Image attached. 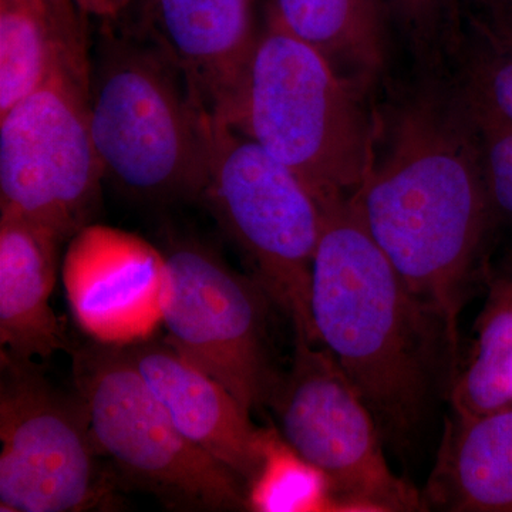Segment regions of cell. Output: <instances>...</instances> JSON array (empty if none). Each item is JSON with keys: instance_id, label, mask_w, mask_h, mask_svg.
<instances>
[{"instance_id": "1", "label": "cell", "mask_w": 512, "mask_h": 512, "mask_svg": "<svg viewBox=\"0 0 512 512\" xmlns=\"http://www.w3.org/2000/svg\"><path fill=\"white\" fill-rule=\"evenodd\" d=\"M404 284L446 329L458 315L491 204L476 130L460 90L420 94L394 114L382 156L350 200Z\"/></svg>"}, {"instance_id": "2", "label": "cell", "mask_w": 512, "mask_h": 512, "mask_svg": "<svg viewBox=\"0 0 512 512\" xmlns=\"http://www.w3.org/2000/svg\"><path fill=\"white\" fill-rule=\"evenodd\" d=\"M323 211L309 295L315 340L335 357L377 423L406 433L423 412L437 332L446 329L404 284L350 200Z\"/></svg>"}, {"instance_id": "3", "label": "cell", "mask_w": 512, "mask_h": 512, "mask_svg": "<svg viewBox=\"0 0 512 512\" xmlns=\"http://www.w3.org/2000/svg\"><path fill=\"white\" fill-rule=\"evenodd\" d=\"M359 84L269 22L218 114L291 168L323 210L352 200L375 158V126Z\"/></svg>"}, {"instance_id": "4", "label": "cell", "mask_w": 512, "mask_h": 512, "mask_svg": "<svg viewBox=\"0 0 512 512\" xmlns=\"http://www.w3.org/2000/svg\"><path fill=\"white\" fill-rule=\"evenodd\" d=\"M205 114L157 47L111 42L101 50L90 73V130L104 177L134 200L202 197Z\"/></svg>"}, {"instance_id": "5", "label": "cell", "mask_w": 512, "mask_h": 512, "mask_svg": "<svg viewBox=\"0 0 512 512\" xmlns=\"http://www.w3.org/2000/svg\"><path fill=\"white\" fill-rule=\"evenodd\" d=\"M73 377L100 456L131 487L177 511L249 510L245 481L178 430L124 345L90 339Z\"/></svg>"}, {"instance_id": "6", "label": "cell", "mask_w": 512, "mask_h": 512, "mask_svg": "<svg viewBox=\"0 0 512 512\" xmlns=\"http://www.w3.org/2000/svg\"><path fill=\"white\" fill-rule=\"evenodd\" d=\"M207 177L202 200L255 268L295 336L316 342L309 295L322 205L291 168L220 117L205 114Z\"/></svg>"}, {"instance_id": "7", "label": "cell", "mask_w": 512, "mask_h": 512, "mask_svg": "<svg viewBox=\"0 0 512 512\" xmlns=\"http://www.w3.org/2000/svg\"><path fill=\"white\" fill-rule=\"evenodd\" d=\"M266 404L282 440L328 477L339 511L421 510L420 495L384 457L372 410L318 342L295 336L291 369Z\"/></svg>"}, {"instance_id": "8", "label": "cell", "mask_w": 512, "mask_h": 512, "mask_svg": "<svg viewBox=\"0 0 512 512\" xmlns=\"http://www.w3.org/2000/svg\"><path fill=\"white\" fill-rule=\"evenodd\" d=\"M0 510L80 512L110 504L89 414L35 360L0 352Z\"/></svg>"}, {"instance_id": "9", "label": "cell", "mask_w": 512, "mask_h": 512, "mask_svg": "<svg viewBox=\"0 0 512 512\" xmlns=\"http://www.w3.org/2000/svg\"><path fill=\"white\" fill-rule=\"evenodd\" d=\"M89 84L64 70L0 114L2 212L60 241L89 225L106 178L90 130Z\"/></svg>"}, {"instance_id": "10", "label": "cell", "mask_w": 512, "mask_h": 512, "mask_svg": "<svg viewBox=\"0 0 512 512\" xmlns=\"http://www.w3.org/2000/svg\"><path fill=\"white\" fill-rule=\"evenodd\" d=\"M163 254L161 323L168 342L227 387L247 412L264 406L279 376L269 355L272 301L264 286L194 238L170 239Z\"/></svg>"}, {"instance_id": "11", "label": "cell", "mask_w": 512, "mask_h": 512, "mask_svg": "<svg viewBox=\"0 0 512 512\" xmlns=\"http://www.w3.org/2000/svg\"><path fill=\"white\" fill-rule=\"evenodd\" d=\"M163 251L120 229L87 225L64 256L63 279L74 319L90 339L136 342L163 320Z\"/></svg>"}, {"instance_id": "12", "label": "cell", "mask_w": 512, "mask_h": 512, "mask_svg": "<svg viewBox=\"0 0 512 512\" xmlns=\"http://www.w3.org/2000/svg\"><path fill=\"white\" fill-rule=\"evenodd\" d=\"M124 348L178 430L249 488L264 467L274 431L256 429L234 394L188 362L167 338L151 335Z\"/></svg>"}, {"instance_id": "13", "label": "cell", "mask_w": 512, "mask_h": 512, "mask_svg": "<svg viewBox=\"0 0 512 512\" xmlns=\"http://www.w3.org/2000/svg\"><path fill=\"white\" fill-rule=\"evenodd\" d=\"M157 49L208 114H218L254 50L252 0H151Z\"/></svg>"}, {"instance_id": "14", "label": "cell", "mask_w": 512, "mask_h": 512, "mask_svg": "<svg viewBox=\"0 0 512 512\" xmlns=\"http://www.w3.org/2000/svg\"><path fill=\"white\" fill-rule=\"evenodd\" d=\"M60 239L49 229L2 212L0 217V352L46 360L67 348L50 296Z\"/></svg>"}, {"instance_id": "15", "label": "cell", "mask_w": 512, "mask_h": 512, "mask_svg": "<svg viewBox=\"0 0 512 512\" xmlns=\"http://www.w3.org/2000/svg\"><path fill=\"white\" fill-rule=\"evenodd\" d=\"M433 503L451 511L512 512V407L458 416L447 427L430 480Z\"/></svg>"}, {"instance_id": "16", "label": "cell", "mask_w": 512, "mask_h": 512, "mask_svg": "<svg viewBox=\"0 0 512 512\" xmlns=\"http://www.w3.org/2000/svg\"><path fill=\"white\" fill-rule=\"evenodd\" d=\"M64 70L90 79L83 30L47 0H0V114Z\"/></svg>"}, {"instance_id": "17", "label": "cell", "mask_w": 512, "mask_h": 512, "mask_svg": "<svg viewBox=\"0 0 512 512\" xmlns=\"http://www.w3.org/2000/svg\"><path fill=\"white\" fill-rule=\"evenodd\" d=\"M269 22L311 46L360 87L382 70L383 0H274Z\"/></svg>"}, {"instance_id": "18", "label": "cell", "mask_w": 512, "mask_h": 512, "mask_svg": "<svg viewBox=\"0 0 512 512\" xmlns=\"http://www.w3.org/2000/svg\"><path fill=\"white\" fill-rule=\"evenodd\" d=\"M451 403L458 416L487 414L512 403V282L495 286Z\"/></svg>"}, {"instance_id": "19", "label": "cell", "mask_w": 512, "mask_h": 512, "mask_svg": "<svg viewBox=\"0 0 512 512\" xmlns=\"http://www.w3.org/2000/svg\"><path fill=\"white\" fill-rule=\"evenodd\" d=\"M460 89L512 121V0H466Z\"/></svg>"}, {"instance_id": "20", "label": "cell", "mask_w": 512, "mask_h": 512, "mask_svg": "<svg viewBox=\"0 0 512 512\" xmlns=\"http://www.w3.org/2000/svg\"><path fill=\"white\" fill-rule=\"evenodd\" d=\"M248 508L258 512L339 511L328 477L272 433L264 467L248 488Z\"/></svg>"}, {"instance_id": "21", "label": "cell", "mask_w": 512, "mask_h": 512, "mask_svg": "<svg viewBox=\"0 0 512 512\" xmlns=\"http://www.w3.org/2000/svg\"><path fill=\"white\" fill-rule=\"evenodd\" d=\"M458 90L476 130L491 208L512 221V121Z\"/></svg>"}, {"instance_id": "22", "label": "cell", "mask_w": 512, "mask_h": 512, "mask_svg": "<svg viewBox=\"0 0 512 512\" xmlns=\"http://www.w3.org/2000/svg\"><path fill=\"white\" fill-rule=\"evenodd\" d=\"M402 18L419 39H430L444 18L447 0H393Z\"/></svg>"}, {"instance_id": "23", "label": "cell", "mask_w": 512, "mask_h": 512, "mask_svg": "<svg viewBox=\"0 0 512 512\" xmlns=\"http://www.w3.org/2000/svg\"><path fill=\"white\" fill-rule=\"evenodd\" d=\"M73 2L82 13L100 16V18H114L121 10L127 8L131 0H73Z\"/></svg>"}, {"instance_id": "24", "label": "cell", "mask_w": 512, "mask_h": 512, "mask_svg": "<svg viewBox=\"0 0 512 512\" xmlns=\"http://www.w3.org/2000/svg\"><path fill=\"white\" fill-rule=\"evenodd\" d=\"M49 5L57 13L60 19L63 20L70 28L83 30L82 22L77 16V6L74 5L73 0H47ZM80 12V10H79Z\"/></svg>"}]
</instances>
